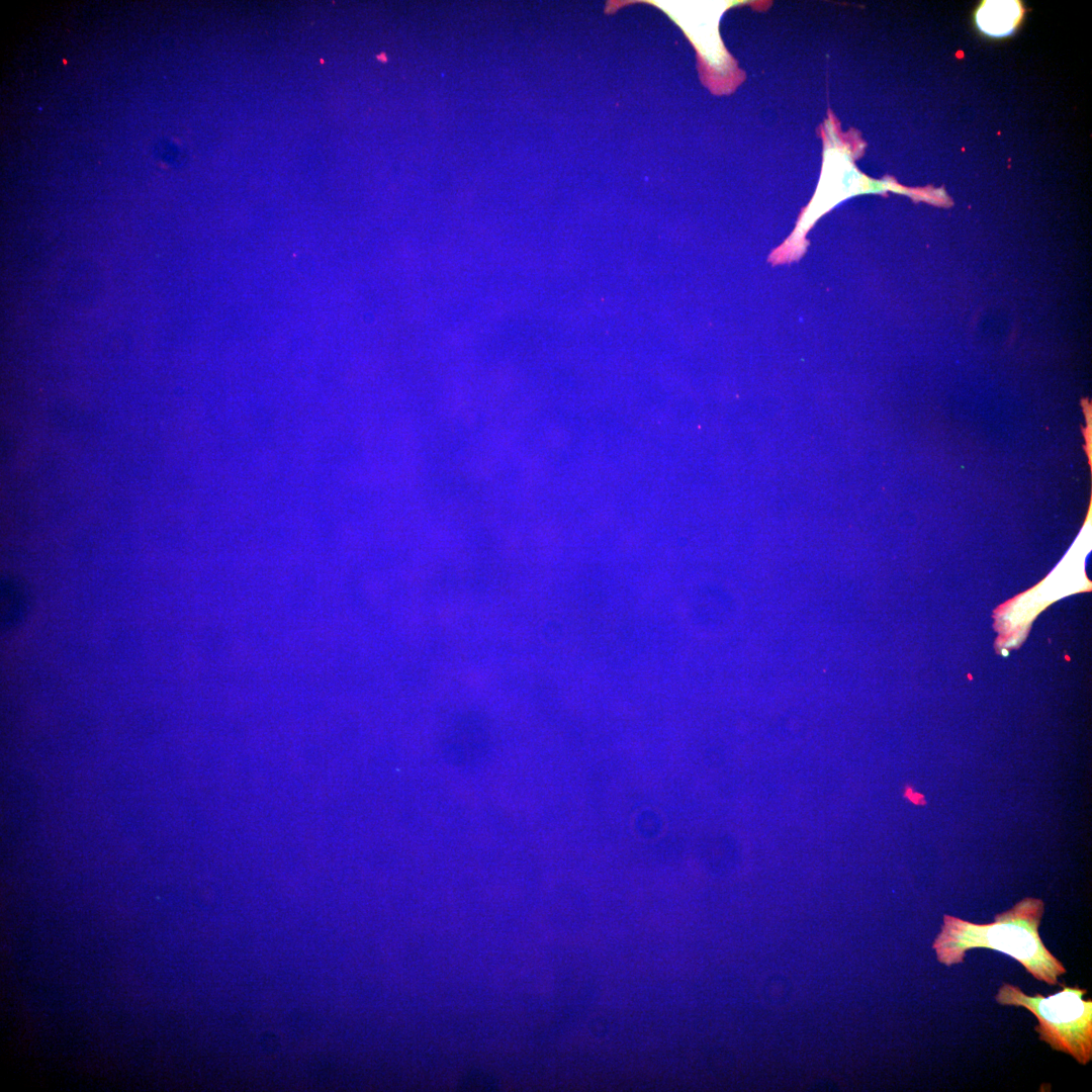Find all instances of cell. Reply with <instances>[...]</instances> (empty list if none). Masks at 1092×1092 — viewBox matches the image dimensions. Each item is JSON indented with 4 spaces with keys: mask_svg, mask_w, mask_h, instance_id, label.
<instances>
[{
    "mask_svg": "<svg viewBox=\"0 0 1092 1092\" xmlns=\"http://www.w3.org/2000/svg\"><path fill=\"white\" fill-rule=\"evenodd\" d=\"M0 595L1 629L7 632L15 628L26 616L29 596L26 587L12 577L1 580Z\"/></svg>",
    "mask_w": 1092,
    "mask_h": 1092,
    "instance_id": "277c9868",
    "label": "cell"
},
{
    "mask_svg": "<svg viewBox=\"0 0 1092 1092\" xmlns=\"http://www.w3.org/2000/svg\"><path fill=\"white\" fill-rule=\"evenodd\" d=\"M1062 986L1060 992L1045 997L1039 993L1028 996L1019 987L1004 983L995 1000L1030 1011L1037 1019L1034 1029L1039 1040L1087 1065L1092 1060V1001L1083 999L1086 989Z\"/></svg>",
    "mask_w": 1092,
    "mask_h": 1092,
    "instance_id": "7a4b0ae2",
    "label": "cell"
},
{
    "mask_svg": "<svg viewBox=\"0 0 1092 1092\" xmlns=\"http://www.w3.org/2000/svg\"><path fill=\"white\" fill-rule=\"evenodd\" d=\"M1021 7L1014 0H988L976 14L981 31L994 37L1009 35L1021 17Z\"/></svg>",
    "mask_w": 1092,
    "mask_h": 1092,
    "instance_id": "3957f363",
    "label": "cell"
},
{
    "mask_svg": "<svg viewBox=\"0 0 1092 1092\" xmlns=\"http://www.w3.org/2000/svg\"><path fill=\"white\" fill-rule=\"evenodd\" d=\"M1043 912L1042 900L1027 897L998 913L994 921L987 924L944 915L932 943L936 960L949 967L963 963L966 952L972 948H991L1015 959L1036 980L1057 985L1058 978L1067 970L1039 936Z\"/></svg>",
    "mask_w": 1092,
    "mask_h": 1092,
    "instance_id": "6da1fadb",
    "label": "cell"
}]
</instances>
